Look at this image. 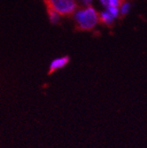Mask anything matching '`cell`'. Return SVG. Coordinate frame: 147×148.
<instances>
[{
    "label": "cell",
    "mask_w": 147,
    "mask_h": 148,
    "mask_svg": "<svg viewBox=\"0 0 147 148\" xmlns=\"http://www.w3.org/2000/svg\"><path fill=\"white\" fill-rule=\"evenodd\" d=\"M48 17H49V22L53 25L58 24L62 18V16L60 14H58L57 12H54L52 10H48Z\"/></svg>",
    "instance_id": "obj_7"
},
{
    "label": "cell",
    "mask_w": 147,
    "mask_h": 148,
    "mask_svg": "<svg viewBox=\"0 0 147 148\" xmlns=\"http://www.w3.org/2000/svg\"><path fill=\"white\" fill-rule=\"evenodd\" d=\"M98 3L102 6V8L107 7H118L120 4L124 0H97Z\"/></svg>",
    "instance_id": "obj_6"
},
{
    "label": "cell",
    "mask_w": 147,
    "mask_h": 148,
    "mask_svg": "<svg viewBox=\"0 0 147 148\" xmlns=\"http://www.w3.org/2000/svg\"><path fill=\"white\" fill-rule=\"evenodd\" d=\"M118 9H119L120 16H126L131 12L132 9L131 3L130 1H128V0H124V1H122L120 4V5L118 6Z\"/></svg>",
    "instance_id": "obj_5"
},
{
    "label": "cell",
    "mask_w": 147,
    "mask_h": 148,
    "mask_svg": "<svg viewBox=\"0 0 147 148\" xmlns=\"http://www.w3.org/2000/svg\"><path fill=\"white\" fill-rule=\"evenodd\" d=\"M99 16H100V23L105 26H111L120 17L119 9L118 7L102 8V10L99 12Z\"/></svg>",
    "instance_id": "obj_3"
},
{
    "label": "cell",
    "mask_w": 147,
    "mask_h": 148,
    "mask_svg": "<svg viewBox=\"0 0 147 148\" xmlns=\"http://www.w3.org/2000/svg\"><path fill=\"white\" fill-rule=\"evenodd\" d=\"M95 0H76V2L79 6H87V5H93V3Z\"/></svg>",
    "instance_id": "obj_8"
},
{
    "label": "cell",
    "mask_w": 147,
    "mask_h": 148,
    "mask_svg": "<svg viewBox=\"0 0 147 148\" xmlns=\"http://www.w3.org/2000/svg\"><path fill=\"white\" fill-rule=\"evenodd\" d=\"M48 10L57 12L62 17L71 16L78 8L76 0H44Z\"/></svg>",
    "instance_id": "obj_2"
},
{
    "label": "cell",
    "mask_w": 147,
    "mask_h": 148,
    "mask_svg": "<svg viewBox=\"0 0 147 148\" xmlns=\"http://www.w3.org/2000/svg\"><path fill=\"white\" fill-rule=\"evenodd\" d=\"M71 16L76 27L82 31H93L100 24L99 11L94 5L78 6Z\"/></svg>",
    "instance_id": "obj_1"
},
{
    "label": "cell",
    "mask_w": 147,
    "mask_h": 148,
    "mask_svg": "<svg viewBox=\"0 0 147 148\" xmlns=\"http://www.w3.org/2000/svg\"><path fill=\"white\" fill-rule=\"evenodd\" d=\"M69 61H70V58L67 56H64V57H59V58L53 59L49 64V72H54L57 70H60L65 67L69 64Z\"/></svg>",
    "instance_id": "obj_4"
}]
</instances>
